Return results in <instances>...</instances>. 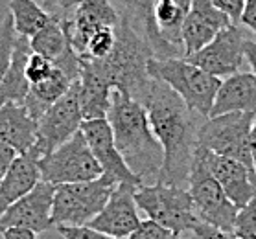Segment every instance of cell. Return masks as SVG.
Masks as SVG:
<instances>
[{"instance_id": "35", "label": "cell", "mask_w": 256, "mask_h": 239, "mask_svg": "<svg viewBox=\"0 0 256 239\" xmlns=\"http://www.w3.org/2000/svg\"><path fill=\"white\" fill-rule=\"evenodd\" d=\"M240 22L244 24L245 28L254 35V41H256V0H245Z\"/></svg>"}, {"instance_id": "16", "label": "cell", "mask_w": 256, "mask_h": 239, "mask_svg": "<svg viewBox=\"0 0 256 239\" xmlns=\"http://www.w3.org/2000/svg\"><path fill=\"white\" fill-rule=\"evenodd\" d=\"M82 133L85 134L88 147L92 149L94 157L105 175H111L118 184H128L133 188L142 186V181L129 169V166L118 151L107 118L83 120Z\"/></svg>"}, {"instance_id": "10", "label": "cell", "mask_w": 256, "mask_h": 239, "mask_svg": "<svg viewBox=\"0 0 256 239\" xmlns=\"http://www.w3.org/2000/svg\"><path fill=\"white\" fill-rule=\"evenodd\" d=\"M192 0H153L142 29L153 50V57H184L182 24L190 11Z\"/></svg>"}, {"instance_id": "26", "label": "cell", "mask_w": 256, "mask_h": 239, "mask_svg": "<svg viewBox=\"0 0 256 239\" xmlns=\"http://www.w3.org/2000/svg\"><path fill=\"white\" fill-rule=\"evenodd\" d=\"M68 44L70 42L68 37H66V31H64L63 20L58 17H54L44 28L39 29L34 37H30L32 52L41 53L50 61H56L66 50Z\"/></svg>"}, {"instance_id": "5", "label": "cell", "mask_w": 256, "mask_h": 239, "mask_svg": "<svg viewBox=\"0 0 256 239\" xmlns=\"http://www.w3.org/2000/svg\"><path fill=\"white\" fill-rule=\"evenodd\" d=\"M118 182L111 175L56 186L52 206L54 227H85L109 201Z\"/></svg>"}, {"instance_id": "7", "label": "cell", "mask_w": 256, "mask_h": 239, "mask_svg": "<svg viewBox=\"0 0 256 239\" xmlns=\"http://www.w3.org/2000/svg\"><path fill=\"white\" fill-rule=\"evenodd\" d=\"M39 169L41 181L54 186L92 181L104 173L82 129L54 151L39 158Z\"/></svg>"}, {"instance_id": "28", "label": "cell", "mask_w": 256, "mask_h": 239, "mask_svg": "<svg viewBox=\"0 0 256 239\" xmlns=\"http://www.w3.org/2000/svg\"><path fill=\"white\" fill-rule=\"evenodd\" d=\"M15 39H17V31L13 28L12 13L8 11L2 18V22H0V79L4 77V74L12 64Z\"/></svg>"}, {"instance_id": "22", "label": "cell", "mask_w": 256, "mask_h": 239, "mask_svg": "<svg viewBox=\"0 0 256 239\" xmlns=\"http://www.w3.org/2000/svg\"><path fill=\"white\" fill-rule=\"evenodd\" d=\"M37 138V120L24 103L0 105V142L12 146L17 153H26Z\"/></svg>"}, {"instance_id": "36", "label": "cell", "mask_w": 256, "mask_h": 239, "mask_svg": "<svg viewBox=\"0 0 256 239\" xmlns=\"http://www.w3.org/2000/svg\"><path fill=\"white\" fill-rule=\"evenodd\" d=\"M18 153L13 149L12 146H8V144H4V142H0V181L4 179V175H6V171L10 169V166H12L13 158L17 157Z\"/></svg>"}, {"instance_id": "40", "label": "cell", "mask_w": 256, "mask_h": 239, "mask_svg": "<svg viewBox=\"0 0 256 239\" xmlns=\"http://www.w3.org/2000/svg\"><path fill=\"white\" fill-rule=\"evenodd\" d=\"M222 239H240V238H236L232 232H222Z\"/></svg>"}, {"instance_id": "2", "label": "cell", "mask_w": 256, "mask_h": 239, "mask_svg": "<svg viewBox=\"0 0 256 239\" xmlns=\"http://www.w3.org/2000/svg\"><path fill=\"white\" fill-rule=\"evenodd\" d=\"M107 122L111 125L114 144L129 169L142 184L157 182L164 162V151L150 125L146 107L122 90L112 88Z\"/></svg>"}, {"instance_id": "41", "label": "cell", "mask_w": 256, "mask_h": 239, "mask_svg": "<svg viewBox=\"0 0 256 239\" xmlns=\"http://www.w3.org/2000/svg\"><path fill=\"white\" fill-rule=\"evenodd\" d=\"M177 239H196V236H192V238H180V236H179Z\"/></svg>"}, {"instance_id": "33", "label": "cell", "mask_w": 256, "mask_h": 239, "mask_svg": "<svg viewBox=\"0 0 256 239\" xmlns=\"http://www.w3.org/2000/svg\"><path fill=\"white\" fill-rule=\"evenodd\" d=\"M82 0H42V7L58 18H66Z\"/></svg>"}, {"instance_id": "31", "label": "cell", "mask_w": 256, "mask_h": 239, "mask_svg": "<svg viewBox=\"0 0 256 239\" xmlns=\"http://www.w3.org/2000/svg\"><path fill=\"white\" fill-rule=\"evenodd\" d=\"M54 68V63L50 59H46L41 53L32 52L28 55V61H26V66H24V74H26V79H28L30 85L34 83H39L42 79H46L50 76V72Z\"/></svg>"}, {"instance_id": "6", "label": "cell", "mask_w": 256, "mask_h": 239, "mask_svg": "<svg viewBox=\"0 0 256 239\" xmlns=\"http://www.w3.org/2000/svg\"><path fill=\"white\" fill-rule=\"evenodd\" d=\"M134 201L148 219L160 223L177 236L192 232L201 221L196 214L188 188L170 186L162 182L142 184L134 190Z\"/></svg>"}, {"instance_id": "37", "label": "cell", "mask_w": 256, "mask_h": 239, "mask_svg": "<svg viewBox=\"0 0 256 239\" xmlns=\"http://www.w3.org/2000/svg\"><path fill=\"white\" fill-rule=\"evenodd\" d=\"M2 239H37V234L28 228H6L0 232Z\"/></svg>"}, {"instance_id": "20", "label": "cell", "mask_w": 256, "mask_h": 239, "mask_svg": "<svg viewBox=\"0 0 256 239\" xmlns=\"http://www.w3.org/2000/svg\"><path fill=\"white\" fill-rule=\"evenodd\" d=\"M225 112L256 114V76L252 72H236L222 79L208 116H220Z\"/></svg>"}, {"instance_id": "23", "label": "cell", "mask_w": 256, "mask_h": 239, "mask_svg": "<svg viewBox=\"0 0 256 239\" xmlns=\"http://www.w3.org/2000/svg\"><path fill=\"white\" fill-rule=\"evenodd\" d=\"M112 87L100 76L88 59L80 57V105L83 120L107 118Z\"/></svg>"}, {"instance_id": "1", "label": "cell", "mask_w": 256, "mask_h": 239, "mask_svg": "<svg viewBox=\"0 0 256 239\" xmlns=\"http://www.w3.org/2000/svg\"><path fill=\"white\" fill-rule=\"evenodd\" d=\"M142 105L148 111L150 125L164 151V162L157 182L188 188L199 125L204 118L192 111L174 88L158 79L152 81Z\"/></svg>"}, {"instance_id": "8", "label": "cell", "mask_w": 256, "mask_h": 239, "mask_svg": "<svg viewBox=\"0 0 256 239\" xmlns=\"http://www.w3.org/2000/svg\"><path fill=\"white\" fill-rule=\"evenodd\" d=\"M254 116L256 114L249 112H225L220 116L204 118L199 125L198 144L218 155L240 160L254 171L249 146L250 125Z\"/></svg>"}, {"instance_id": "15", "label": "cell", "mask_w": 256, "mask_h": 239, "mask_svg": "<svg viewBox=\"0 0 256 239\" xmlns=\"http://www.w3.org/2000/svg\"><path fill=\"white\" fill-rule=\"evenodd\" d=\"M80 55L72 48H66L54 63V68L46 79L30 85L24 105L28 112L39 122L46 109L63 96L72 83L80 79Z\"/></svg>"}, {"instance_id": "11", "label": "cell", "mask_w": 256, "mask_h": 239, "mask_svg": "<svg viewBox=\"0 0 256 239\" xmlns=\"http://www.w3.org/2000/svg\"><path fill=\"white\" fill-rule=\"evenodd\" d=\"M83 112L80 105V79L72 83L68 90L48 107L37 122V138L30 149L41 158L66 142L82 129Z\"/></svg>"}, {"instance_id": "39", "label": "cell", "mask_w": 256, "mask_h": 239, "mask_svg": "<svg viewBox=\"0 0 256 239\" xmlns=\"http://www.w3.org/2000/svg\"><path fill=\"white\" fill-rule=\"evenodd\" d=\"M249 146H250V157H252V168L256 173V116L250 125V134H249Z\"/></svg>"}, {"instance_id": "21", "label": "cell", "mask_w": 256, "mask_h": 239, "mask_svg": "<svg viewBox=\"0 0 256 239\" xmlns=\"http://www.w3.org/2000/svg\"><path fill=\"white\" fill-rule=\"evenodd\" d=\"M39 181H41L39 157L32 149L26 153H18L13 158L4 179L0 181V216L8 210V206H12L30 190H34Z\"/></svg>"}, {"instance_id": "17", "label": "cell", "mask_w": 256, "mask_h": 239, "mask_svg": "<svg viewBox=\"0 0 256 239\" xmlns=\"http://www.w3.org/2000/svg\"><path fill=\"white\" fill-rule=\"evenodd\" d=\"M70 46L83 53L88 39L105 26H118L120 11L112 0H82L66 18H61Z\"/></svg>"}, {"instance_id": "32", "label": "cell", "mask_w": 256, "mask_h": 239, "mask_svg": "<svg viewBox=\"0 0 256 239\" xmlns=\"http://www.w3.org/2000/svg\"><path fill=\"white\" fill-rule=\"evenodd\" d=\"M59 236H63L64 239H124V238H114L109 234L98 232L90 227H58Z\"/></svg>"}, {"instance_id": "12", "label": "cell", "mask_w": 256, "mask_h": 239, "mask_svg": "<svg viewBox=\"0 0 256 239\" xmlns=\"http://www.w3.org/2000/svg\"><path fill=\"white\" fill-rule=\"evenodd\" d=\"M245 42L247 33L240 28V24L230 22L220 29L208 44L192 55H186V59L210 76L225 79L242 68L245 61Z\"/></svg>"}, {"instance_id": "3", "label": "cell", "mask_w": 256, "mask_h": 239, "mask_svg": "<svg viewBox=\"0 0 256 239\" xmlns=\"http://www.w3.org/2000/svg\"><path fill=\"white\" fill-rule=\"evenodd\" d=\"M152 57L153 50L144 33L134 26L128 15L120 13L116 41L109 55L88 61L112 88L122 90L142 103L153 81V77L148 74V61Z\"/></svg>"}, {"instance_id": "14", "label": "cell", "mask_w": 256, "mask_h": 239, "mask_svg": "<svg viewBox=\"0 0 256 239\" xmlns=\"http://www.w3.org/2000/svg\"><path fill=\"white\" fill-rule=\"evenodd\" d=\"M196 157L204 164L208 173L222 184L223 192L238 208H244L256 197V173L244 162L223 157L198 144Z\"/></svg>"}, {"instance_id": "30", "label": "cell", "mask_w": 256, "mask_h": 239, "mask_svg": "<svg viewBox=\"0 0 256 239\" xmlns=\"http://www.w3.org/2000/svg\"><path fill=\"white\" fill-rule=\"evenodd\" d=\"M179 236L153 219H140L138 227L129 234L128 239H177Z\"/></svg>"}, {"instance_id": "27", "label": "cell", "mask_w": 256, "mask_h": 239, "mask_svg": "<svg viewBox=\"0 0 256 239\" xmlns=\"http://www.w3.org/2000/svg\"><path fill=\"white\" fill-rule=\"evenodd\" d=\"M116 41V26H105V28L98 29L90 39H88L87 46L80 53V57L85 59H104L105 55H109V52L114 46Z\"/></svg>"}, {"instance_id": "4", "label": "cell", "mask_w": 256, "mask_h": 239, "mask_svg": "<svg viewBox=\"0 0 256 239\" xmlns=\"http://www.w3.org/2000/svg\"><path fill=\"white\" fill-rule=\"evenodd\" d=\"M148 74L174 88L192 111L208 118L218 88L222 85L220 77L210 76L186 57H152L148 61Z\"/></svg>"}, {"instance_id": "13", "label": "cell", "mask_w": 256, "mask_h": 239, "mask_svg": "<svg viewBox=\"0 0 256 239\" xmlns=\"http://www.w3.org/2000/svg\"><path fill=\"white\" fill-rule=\"evenodd\" d=\"M56 186L46 181H39L26 195L15 201L0 216V232L6 228H28L35 234H42L54 227L52 206Z\"/></svg>"}, {"instance_id": "25", "label": "cell", "mask_w": 256, "mask_h": 239, "mask_svg": "<svg viewBox=\"0 0 256 239\" xmlns=\"http://www.w3.org/2000/svg\"><path fill=\"white\" fill-rule=\"evenodd\" d=\"M10 13L13 18V28L20 37H34L41 28H44L54 15L39 6L35 0H10Z\"/></svg>"}, {"instance_id": "29", "label": "cell", "mask_w": 256, "mask_h": 239, "mask_svg": "<svg viewBox=\"0 0 256 239\" xmlns=\"http://www.w3.org/2000/svg\"><path fill=\"white\" fill-rule=\"evenodd\" d=\"M232 234L240 239H256V197L240 208Z\"/></svg>"}, {"instance_id": "38", "label": "cell", "mask_w": 256, "mask_h": 239, "mask_svg": "<svg viewBox=\"0 0 256 239\" xmlns=\"http://www.w3.org/2000/svg\"><path fill=\"white\" fill-rule=\"evenodd\" d=\"M245 61L250 64V72L256 76V41L247 39L245 42Z\"/></svg>"}, {"instance_id": "34", "label": "cell", "mask_w": 256, "mask_h": 239, "mask_svg": "<svg viewBox=\"0 0 256 239\" xmlns=\"http://www.w3.org/2000/svg\"><path fill=\"white\" fill-rule=\"evenodd\" d=\"M216 7H220L228 18L230 22L240 24V17H242V11H244V4L245 0H212Z\"/></svg>"}, {"instance_id": "24", "label": "cell", "mask_w": 256, "mask_h": 239, "mask_svg": "<svg viewBox=\"0 0 256 239\" xmlns=\"http://www.w3.org/2000/svg\"><path fill=\"white\" fill-rule=\"evenodd\" d=\"M32 53L28 37L17 35L15 39V50H13L12 64L4 77L0 79V105L4 103H24L28 94L30 83L24 74V66L28 61V55Z\"/></svg>"}, {"instance_id": "18", "label": "cell", "mask_w": 256, "mask_h": 239, "mask_svg": "<svg viewBox=\"0 0 256 239\" xmlns=\"http://www.w3.org/2000/svg\"><path fill=\"white\" fill-rule=\"evenodd\" d=\"M134 190L136 188L128 184H118L111 193L109 201L100 210L94 219L88 221L87 227L98 230V232L109 234L114 238L128 239L129 234L138 227V206L134 201Z\"/></svg>"}, {"instance_id": "9", "label": "cell", "mask_w": 256, "mask_h": 239, "mask_svg": "<svg viewBox=\"0 0 256 239\" xmlns=\"http://www.w3.org/2000/svg\"><path fill=\"white\" fill-rule=\"evenodd\" d=\"M188 192L201 221L222 232H232L240 208L227 197L222 184L210 175L196 155L188 177Z\"/></svg>"}, {"instance_id": "19", "label": "cell", "mask_w": 256, "mask_h": 239, "mask_svg": "<svg viewBox=\"0 0 256 239\" xmlns=\"http://www.w3.org/2000/svg\"><path fill=\"white\" fill-rule=\"evenodd\" d=\"M230 24V18L214 6L212 0H192L184 24H182V48L184 57L208 44L222 28Z\"/></svg>"}]
</instances>
